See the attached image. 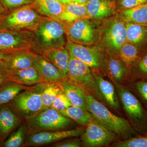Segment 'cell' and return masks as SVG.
<instances>
[{"instance_id": "7a4b0ae2", "label": "cell", "mask_w": 147, "mask_h": 147, "mask_svg": "<svg viewBox=\"0 0 147 147\" xmlns=\"http://www.w3.org/2000/svg\"><path fill=\"white\" fill-rule=\"evenodd\" d=\"M87 109L92 118L116 135L129 139L139 134L125 119L117 117L108 110L101 102L89 94L86 95Z\"/></svg>"}, {"instance_id": "e0dca14e", "label": "cell", "mask_w": 147, "mask_h": 147, "mask_svg": "<svg viewBox=\"0 0 147 147\" xmlns=\"http://www.w3.org/2000/svg\"><path fill=\"white\" fill-rule=\"evenodd\" d=\"M21 123V118L10 107L0 106V139L7 137Z\"/></svg>"}, {"instance_id": "4dcf8cb0", "label": "cell", "mask_w": 147, "mask_h": 147, "mask_svg": "<svg viewBox=\"0 0 147 147\" xmlns=\"http://www.w3.org/2000/svg\"><path fill=\"white\" fill-rule=\"evenodd\" d=\"M61 90L57 84L46 83L41 93L42 109L51 107Z\"/></svg>"}, {"instance_id": "4316f807", "label": "cell", "mask_w": 147, "mask_h": 147, "mask_svg": "<svg viewBox=\"0 0 147 147\" xmlns=\"http://www.w3.org/2000/svg\"><path fill=\"white\" fill-rule=\"evenodd\" d=\"M144 52L135 45L126 42L121 47L118 56L130 70Z\"/></svg>"}, {"instance_id": "f35d334b", "label": "cell", "mask_w": 147, "mask_h": 147, "mask_svg": "<svg viewBox=\"0 0 147 147\" xmlns=\"http://www.w3.org/2000/svg\"><path fill=\"white\" fill-rule=\"evenodd\" d=\"M12 82L9 69L7 68L3 61H0V87L5 83Z\"/></svg>"}, {"instance_id": "83f0119b", "label": "cell", "mask_w": 147, "mask_h": 147, "mask_svg": "<svg viewBox=\"0 0 147 147\" xmlns=\"http://www.w3.org/2000/svg\"><path fill=\"white\" fill-rule=\"evenodd\" d=\"M28 86L10 82L0 87V106L10 102L22 91Z\"/></svg>"}, {"instance_id": "4fadbf2b", "label": "cell", "mask_w": 147, "mask_h": 147, "mask_svg": "<svg viewBox=\"0 0 147 147\" xmlns=\"http://www.w3.org/2000/svg\"><path fill=\"white\" fill-rule=\"evenodd\" d=\"M86 126L81 136L82 144L85 146H104L110 144L115 139L116 134L93 119Z\"/></svg>"}, {"instance_id": "74e56055", "label": "cell", "mask_w": 147, "mask_h": 147, "mask_svg": "<svg viewBox=\"0 0 147 147\" xmlns=\"http://www.w3.org/2000/svg\"><path fill=\"white\" fill-rule=\"evenodd\" d=\"M147 3V0H121L119 3L121 11L134 8Z\"/></svg>"}, {"instance_id": "8fae6325", "label": "cell", "mask_w": 147, "mask_h": 147, "mask_svg": "<svg viewBox=\"0 0 147 147\" xmlns=\"http://www.w3.org/2000/svg\"><path fill=\"white\" fill-rule=\"evenodd\" d=\"M65 48L70 56L83 62L91 68H98L102 65L103 55L98 46L81 45L67 38Z\"/></svg>"}, {"instance_id": "5b68a950", "label": "cell", "mask_w": 147, "mask_h": 147, "mask_svg": "<svg viewBox=\"0 0 147 147\" xmlns=\"http://www.w3.org/2000/svg\"><path fill=\"white\" fill-rule=\"evenodd\" d=\"M46 83L28 86L11 102L10 108L21 118L34 115L42 108L41 93Z\"/></svg>"}, {"instance_id": "484cf974", "label": "cell", "mask_w": 147, "mask_h": 147, "mask_svg": "<svg viewBox=\"0 0 147 147\" xmlns=\"http://www.w3.org/2000/svg\"><path fill=\"white\" fill-rule=\"evenodd\" d=\"M119 16L125 23L147 26V3L134 8L121 11Z\"/></svg>"}, {"instance_id": "603a6c76", "label": "cell", "mask_w": 147, "mask_h": 147, "mask_svg": "<svg viewBox=\"0 0 147 147\" xmlns=\"http://www.w3.org/2000/svg\"><path fill=\"white\" fill-rule=\"evenodd\" d=\"M93 74L102 99H104L112 108L119 110L120 108L119 102L113 84L105 80L102 76Z\"/></svg>"}, {"instance_id": "277c9868", "label": "cell", "mask_w": 147, "mask_h": 147, "mask_svg": "<svg viewBox=\"0 0 147 147\" xmlns=\"http://www.w3.org/2000/svg\"><path fill=\"white\" fill-rule=\"evenodd\" d=\"M28 133L64 130L72 121L53 108H43L34 115L24 119Z\"/></svg>"}, {"instance_id": "3957f363", "label": "cell", "mask_w": 147, "mask_h": 147, "mask_svg": "<svg viewBox=\"0 0 147 147\" xmlns=\"http://www.w3.org/2000/svg\"><path fill=\"white\" fill-rule=\"evenodd\" d=\"M42 16L34 8L33 3L23 6L8 11L0 19L1 30L33 32Z\"/></svg>"}, {"instance_id": "cb8c5ba5", "label": "cell", "mask_w": 147, "mask_h": 147, "mask_svg": "<svg viewBox=\"0 0 147 147\" xmlns=\"http://www.w3.org/2000/svg\"><path fill=\"white\" fill-rule=\"evenodd\" d=\"M86 18H88L86 4H77L71 3L64 5L63 11L58 20L66 26L80 19Z\"/></svg>"}, {"instance_id": "8d00e7d4", "label": "cell", "mask_w": 147, "mask_h": 147, "mask_svg": "<svg viewBox=\"0 0 147 147\" xmlns=\"http://www.w3.org/2000/svg\"><path fill=\"white\" fill-rule=\"evenodd\" d=\"M82 142L79 139H67L59 141L52 145L54 147H80L82 146Z\"/></svg>"}, {"instance_id": "d4e9b609", "label": "cell", "mask_w": 147, "mask_h": 147, "mask_svg": "<svg viewBox=\"0 0 147 147\" xmlns=\"http://www.w3.org/2000/svg\"><path fill=\"white\" fill-rule=\"evenodd\" d=\"M33 5L40 15L57 20L63 10L64 5L58 0H36Z\"/></svg>"}, {"instance_id": "ee69618b", "label": "cell", "mask_w": 147, "mask_h": 147, "mask_svg": "<svg viewBox=\"0 0 147 147\" xmlns=\"http://www.w3.org/2000/svg\"><path fill=\"white\" fill-rule=\"evenodd\" d=\"M3 31V30H1V29H0V31Z\"/></svg>"}, {"instance_id": "6da1fadb", "label": "cell", "mask_w": 147, "mask_h": 147, "mask_svg": "<svg viewBox=\"0 0 147 147\" xmlns=\"http://www.w3.org/2000/svg\"><path fill=\"white\" fill-rule=\"evenodd\" d=\"M33 33L32 50L36 54L48 49L65 47L67 39L66 30L59 20L42 17Z\"/></svg>"}, {"instance_id": "2e32d148", "label": "cell", "mask_w": 147, "mask_h": 147, "mask_svg": "<svg viewBox=\"0 0 147 147\" xmlns=\"http://www.w3.org/2000/svg\"><path fill=\"white\" fill-rule=\"evenodd\" d=\"M38 55L44 56L57 68L64 79H67L70 55L65 47L48 49Z\"/></svg>"}, {"instance_id": "7c38bea8", "label": "cell", "mask_w": 147, "mask_h": 147, "mask_svg": "<svg viewBox=\"0 0 147 147\" xmlns=\"http://www.w3.org/2000/svg\"><path fill=\"white\" fill-rule=\"evenodd\" d=\"M84 131L83 128L77 127L69 130L28 133L24 146H37L49 144L63 139L81 136Z\"/></svg>"}, {"instance_id": "7402d4cb", "label": "cell", "mask_w": 147, "mask_h": 147, "mask_svg": "<svg viewBox=\"0 0 147 147\" xmlns=\"http://www.w3.org/2000/svg\"><path fill=\"white\" fill-rule=\"evenodd\" d=\"M109 53L103 63L105 65L108 75L113 81L117 82L121 81L126 76L129 69L121 60L118 56Z\"/></svg>"}, {"instance_id": "b9f144b4", "label": "cell", "mask_w": 147, "mask_h": 147, "mask_svg": "<svg viewBox=\"0 0 147 147\" xmlns=\"http://www.w3.org/2000/svg\"><path fill=\"white\" fill-rule=\"evenodd\" d=\"M88 1L89 0H72L71 3L77 4L84 5L86 4Z\"/></svg>"}, {"instance_id": "e575fe53", "label": "cell", "mask_w": 147, "mask_h": 147, "mask_svg": "<svg viewBox=\"0 0 147 147\" xmlns=\"http://www.w3.org/2000/svg\"><path fill=\"white\" fill-rule=\"evenodd\" d=\"M133 88L138 96L141 98L140 101L147 107V79H141L134 83Z\"/></svg>"}, {"instance_id": "52a82bcc", "label": "cell", "mask_w": 147, "mask_h": 147, "mask_svg": "<svg viewBox=\"0 0 147 147\" xmlns=\"http://www.w3.org/2000/svg\"><path fill=\"white\" fill-rule=\"evenodd\" d=\"M116 84L119 98L130 119L132 126L139 133H147V110L130 90Z\"/></svg>"}, {"instance_id": "44dd1931", "label": "cell", "mask_w": 147, "mask_h": 147, "mask_svg": "<svg viewBox=\"0 0 147 147\" xmlns=\"http://www.w3.org/2000/svg\"><path fill=\"white\" fill-rule=\"evenodd\" d=\"M9 72L12 82L24 86H30L45 82L34 66L24 69L9 70Z\"/></svg>"}, {"instance_id": "836d02e7", "label": "cell", "mask_w": 147, "mask_h": 147, "mask_svg": "<svg viewBox=\"0 0 147 147\" xmlns=\"http://www.w3.org/2000/svg\"><path fill=\"white\" fill-rule=\"evenodd\" d=\"M72 105L62 91L61 90L58 94L56 99L51 105V108L57 110L59 112L65 110Z\"/></svg>"}, {"instance_id": "ba28073f", "label": "cell", "mask_w": 147, "mask_h": 147, "mask_svg": "<svg viewBox=\"0 0 147 147\" xmlns=\"http://www.w3.org/2000/svg\"><path fill=\"white\" fill-rule=\"evenodd\" d=\"M66 79L82 88L87 93L99 99L102 98L90 67L83 62L71 56Z\"/></svg>"}, {"instance_id": "d6a6232c", "label": "cell", "mask_w": 147, "mask_h": 147, "mask_svg": "<svg viewBox=\"0 0 147 147\" xmlns=\"http://www.w3.org/2000/svg\"><path fill=\"white\" fill-rule=\"evenodd\" d=\"M118 147H147V133L138 134L135 137L120 142L116 145Z\"/></svg>"}, {"instance_id": "9a60e30c", "label": "cell", "mask_w": 147, "mask_h": 147, "mask_svg": "<svg viewBox=\"0 0 147 147\" xmlns=\"http://www.w3.org/2000/svg\"><path fill=\"white\" fill-rule=\"evenodd\" d=\"M57 84L68 98L71 105L88 112L86 99V95L88 93L84 89L67 79H64Z\"/></svg>"}, {"instance_id": "ab89813d", "label": "cell", "mask_w": 147, "mask_h": 147, "mask_svg": "<svg viewBox=\"0 0 147 147\" xmlns=\"http://www.w3.org/2000/svg\"><path fill=\"white\" fill-rule=\"evenodd\" d=\"M13 53H8L0 51V61H4L7 59Z\"/></svg>"}, {"instance_id": "8992f818", "label": "cell", "mask_w": 147, "mask_h": 147, "mask_svg": "<svg viewBox=\"0 0 147 147\" xmlns=\"http://www.w3.org/2000/svg\"><path fill=\"white\" fill-rule=\"evenodd\" d=\"M100 30V37L103 47L108 53L118 55L120 49L127 42L125 22L119 16L105 18Z\"/></svg>"}, {"instance_id": "f1b7e54d", "label": "cell", "mask_w": 147, "mask_h": 147, "mask_svg": "<svg viewBox=\"0 0 147 147\" xmlns=\"http://www.w3.org/2000/svg\"><path fill=\"white\" fill-rule=\"evenodd\" d=\"M59 112L65 117L84 126H87L92 119L91 115L88 112L73 105Z\"/></svg>"}, {"instance_id": "1f68e13d", "label": "cell", "mask_w": 147, "mask_h": 147, "mask_svg": "<svg viewBox=\"0 0 147 147\" xmlns=\"http://www.w3.org/2000/svg\"><path fill=\"white\" fill-rule=\"evenodd\" d=\"M131 69L137 78L147 79V50L143 53Z\"/></svg>"}, {"instance_id": "7bdbcfd3", "label": "cell", "mask_w": 147, "mask_h": 147, "mask_svg": "<svg viewBox=\"0 0 147 147\" xmlns=\"http://www.w3.org/2000/svg\"><path fill=\"white\" fill-rule=\"evenodd\" d=\"M58 1L62 4L65 5L71 3L72 0H58Z\"/></svg>"}, {"instance_id": "f546056e", "label": "cell", "mask_w": 147, "mask_h": 147, "mask_svg": "<svg viewBox=\"0 0 147 147\" xmlns=\"http://www.w3.org/2000/svg\"><path fill=\"white\" fill-rule=\"evenodd\" d=\"M28 134L25 122L20 125L16 131L4 142L3 146L19 147L25 145Z\"/></svg>"}, {"instance_id": "9c48e42d", "label": "cell", "mask_w": 147, "mask_h": 147, "mask_svg": "<svg viewBox=\"0 0 147 147\" xmlns=\"http://www.w3.org/2000/svg\"><path fill=\"white\" fill-rule=\"evenodd\" d=\"M65 27L67 38L75 43L90 46L99 40V28L91 18H82Z\"/></svg>"}, {"instance_id": "ac0fdd59", "label": "cell", "mask_w": 147, "mask_h": 147, "mask_svg": "<svg viewBox=\"0 0 147 147\" xmlns=\"http://www.w3.org/2000/svg\"><path fill=\"white\" fill-rule=\"evenodd\" d=\"M36 55L32 50H23L13 53L8 59L3 61L9 70L24 69L34 66Z\"/></svg>"}, {"instance_id": "ffe728a7", "label": "cell", "mask_w": 147, "mask_h": 147, "mask_svg": "<svg viewBox=\"0 0 147 147\" xmlns=\"http://www.w3.org/2000/svg\"><path fill=\"white\" fill-rule=\"evenodd\" d=\"M127 42L138 47L142 52L147 50V26L125 23Z\"/></svg>"}, {"instance_id": "d6986e66", "label": "cell", "mask_w": 147, "mask_h": 147, "mask_svg": "<svg viewBox=\"0 0 147 147\" xmlns=\"http://www.w3.org/2000/svg\"><path fill=\"white\" fill-rule=\"evenodd\" d=\"M88 18L96 20H102L113 16L115 9L106 0H89L86 4Z\"/></svg>"}, {"instance_id": "30bf717a", "label": "cell", "mask_w": 147, "mask_h": 147, "mask_svg": "<svg viewBox=\"0 0 147 147\" xmlns=\"http://www.w3.org/2000/svg\"><path fill=\"white\" fill-rule=\"evenodd\" d=\"M33 32L0 31V51L15 53L32 50Z\"/></svg>"}, {"instance_id": "5bb4252c", "label": "cell", "mask_w": 147, "mask_h": 147, "mask_svg": "<svg viewBox=\"0 0 147 147\" xmlns=\"http://www.w3.org/2000/svg\"><path fill=\"white\" fill-rule=\"evenodd\" d=\"M34 66L45 83L57 84L65 79L57 68L43 55L37 54Z\"/></svg>"}, {"instance_id": "60d3db41", "label": "cell", "mask_w": 147, "mask_h": 147, "mask_svg": "<svg viewBox=\"0 0 147 147\" xmlns=\"http://www.w3.org/2000/svg\"><path fill=\"white\" fill-rule=\"evenodd\" d=\"M7 12L8 11L4 6L1 0H0V19L5 15Z\"/></svg>"}, {"instance_id": "d590c367", "label": "cell", "mask_w": 147, "mask_h": 147, "mask_svg": "<svg viewBox=\"0 0 147 147\" xmlns=\"http://www.w3.org/2000/svg\"><path fill=\"white\" fill-rule=\"evenodd\" d=\"M7 11L13 10L23 6L34 3L36 0H1Z\"/></svg>"}]
</instances>
